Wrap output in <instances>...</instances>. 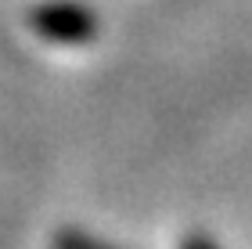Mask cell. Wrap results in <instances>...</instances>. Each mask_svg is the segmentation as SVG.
Returning a JSON list of instances; mask_svg holds the SVG:
<instances>
[{
    "label": "cell",
    "mask_w": 252,
    "mask_h": 249,
    "mask_svg": "<svg viewBox=\"0 0 252 249\" xmlns=\"http://www.w3.org/2000/svg\"><path fill=\"white\" fill-rule=\"evenodd\" d=\"M32 29L43 33V36H51V40H65V43H76V40H87V36H94V18L87 15V11H79V7H43L32 15Z\"/></svg>",
    "instance_id": "cell-1"
},
{
    "label": "cell",
    "mask_w": 252,
    "mask_h": 249,
    "mask_svg": "<svg viewBox=\"0 0 252 249\" xmlns=\"http://www.w3.org/2000/svg\"><path fill=\"white\" fill-rule=\"evenodd\" d=\"M62 249H105L94 239H83V235H62Z\"/></svg>",
    "instance_id": "cell-2"
},
{
    "label": "cell",
    "mask_w": 252,
    "mask_h": 249,
    "mask_svg": "<svg viewBox=\"0 0 252 249\" xmlns=\"http://www.w3.org/2000/svg\"><path fill=\"white\" fill-rule=\"evenodd\" d=\"M188 249H213L209 242H198V239H194V242H188Z\"/></svg>",
    "instance_id": "cell-3"
}]
</instances>
